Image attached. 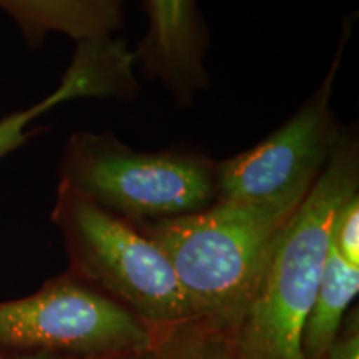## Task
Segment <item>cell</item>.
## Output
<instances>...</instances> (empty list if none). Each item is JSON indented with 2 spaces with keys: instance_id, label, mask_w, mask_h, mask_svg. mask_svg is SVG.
I'll return each instance as SVG.
<instances>
[{
  "instance_id": "4",
  "label": "cell",
  "mask_w": 359,
  "mask_h": 359,
  "mask_svg": "<svg viewBox=\"0 0 359 359\" xmlns=\"http://www.w3.org/2000/svg\"><path fill=\"white\" fill-rule=\"evenodd\" d=\"M55 218L75 263L138 316L154 323L196 318L163 250L127 219L58 183Z\"/></svg>"
},
{
  "instance_id": "1",
  "label": "cell",
  "mask_w": 359,
  "mask_h": 359,
  "mask_svg": "<svg viewBox=\"0 0 359 359\" xmlns=\"http://www.w3.org/2000/svg\"><path fill=\"white\" fill-rule=\"evenodd\" d=\"M358 140L341 133L326 168L283 226L246 308L245 359H304L303 327L325 271L336 217L358 195Z\"/></svg>"
},
{
  "instance_id": "12",
  "label": "cell",
  "mask_w": 359,
  "mask_h": 359,
  "mask_svg": "<svg viewBox=\"0 0 359 359\" xmlns=\"http://www.w3.org/2000/svg\"><path fill=\"white\" fill-rule=\"evenodd\" d=\"M330 359H359V341L358 336L348 339L346 343L339 344L338 348L331 353Z\"/></svg>"
},
{
  "instance_id": "5",
  "label": "cell",
  "mask_w": 359,
  "mask_h": 359,
  "mask_svg": "<svg viewBox=\"0 0 359 359\" xmlns=\"http://www.w3.org/2000/svg\"><path fill=\"white\" fill-rule=\"evenodd\" d=\"M344 40L320 88L288 122L257 147L217 161V200L296 206L306 198L341 138L331 93Z\"/></svg>"
},
{
  "instance_id": "3",
  "label": "cell",
  "mask_w": 359,
  "mask_h": 359,
  "mask_svg": "<svg viewBox=\"0 0 359 359\" xmlns=\"http://www.w3.org/2000/svg\"><path fill=\"white\" fill-rule=\"evenodd\" d=\"M215 167L195 151H137L111 132H77L65 145L58 183L123 219L158 222L215 203Z\"/></svg>"
},
{
  "instance_id": "6",
  "label": "cell",
  "mask_w": 359,
  "mask_h": 359,
  "mask_svg": "<svg viewBox=\"0 0 359 359\" xmlns=\"http://www.w3.org/2000/svg\"><path fill=\"white\" fill-rule=\"evenodd\" d=\"M148 346L150 334L130 309L69 278L0 303V348L93 354Z\"/></svg>"
},
{
  "instance_id": "11",
  "label": "cell",
  "mask_w": 359,
  "mask_h": 359,
  "mask_svg": "<svg viewBox=\"0 0 359 359\" xmlns=\"http://www.w3.org/2000/svg\"><path fill=\"white\" fill-rule=\"evenodd\" d=\"M331 245L343 259L359 266V196L354 195L344 203L336 217Z\"/></svg>"
},
{
  "instance_id": "9",
  "label": "cell",
  "mask_w": 359,
  "mask_h": 359,
  "mask_svg": "<svg viewBox=\"0 0 359 359\" xmlns=\"http://www.w3.org/2000/svg\"><path fill=\"white\" fill-rule=\"evenodd\" d=\"M125 0H0L29 43L60 32L77 43L114 37L123 27Z\"/></svg>"
},
{
  "instance_id": "10",
  "label": "cell",
  "mask_w": 359,
  "mask_h": 359,
  "mask_svg": "<svg viewBox=\"0 0 359 359\" xmlns=\"http://www.w3.org/2000/svg\"><path fill=\"white\" fill-rule=\"evenodd\" d=\"M359 291V266H353L331 245L320 286L303 327V358H320L333 346L341 320Z\"/></svg>"
},
{
  "instance_id": "2",
  "label": "cell",
  "mask_w": 359,
  "mask_h": 359,
  "mask_svg": "<svg viewBox=\"0 0 359 359\" xmlns=\"http://www.w3.org/2000/svg\"><path fill=\"white\" fill-rule=\"evenodd\" d=\"M302 205V203H299ZM299 205L217 200L147 226L198 316L248 308L278 236Z\"/></svg>"
},
{
  "instance_id": "8",
  "label": "cell",
  "mask_w": 359,
  "mask_h": 359,
  "mask_svg": "<svg viewBox=\"0 0 359 359\" xmlns=\"http://www.w3.org/2000/svg\"><path fill=\"white\" fill-rule=\"evenodd\" d=\"M133 64V53L118 39L77 43L69 70L50 95L0 118V158L24 145L32 137L27 127L60 103L80 97H133L138 92Z\"/></svg>"
},
{
  "instance_id": "7",
  "label": "cell",
  "mask_w": 359,
  "mask_h": 359,
  "mask_svg": "<svg viewBox=\"0 0 359 359\" xmlns=\"http://www.w3.org/2000/svg\"><path fill=\"white\" fill-rule=\"evenodd\" d=\"M147 12L148 30L133 52L135 62L188 105L208 87L203 65L208 35L196 0H147Z\"/></svg>"
}]
</instances>
